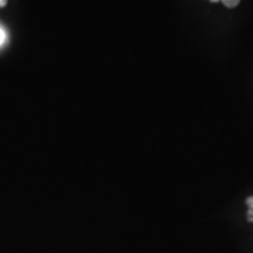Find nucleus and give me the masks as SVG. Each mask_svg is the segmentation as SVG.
Returning <instances> with one entry per match:
<instances>
[{
	"mask_svg": "<svg viewBox=\"0 0 253 253\" xmlns=\"http://www.w3.org/2000/svg\"><path fill=\"white\" fill-rule=\"evenodd\" d=\"M220 1L223 2V4L225 5L226 7H229V8H235V7H237V6L239 5L240 0H220Z\"/></svg>",
	"mask_w": 253,
	"mask_h": 253,
	"instance_id": "f257e3e1",
	"label": "nucleus"
},
{
	"mask_svg": "<svg viewBox=\"0 0 253 253\" xmlns=\"http://www.w3.org/2000/svg\"><path fill=\"white\" fill-rule=\"evenodd\" d=\"M4 40H5V32L0 28V45L4 42Z\"/></svg>",
	"mask_w": 253,
	"mask_h": 253,
	"instance_id": "f03ea898",
	"label": "nucleus"
},
{
	"mask_svg": "<svg viewBox=\"0 0 253 253\" xmlns=\"http://www.w3.org/2000/svg\"><path fill=\"white\" fill-rule=\"evenodd\" d=\"M246 203H248L250 208L253 207V196H252V197H249L248 199H246Z\"/></svg>",
	"mask_w": 253,
	"mask_h": 253,
	"instance_id": "7ed1b4c3",
	"label": "nucleus"
},
{
	"mask_svg": "<svg viewBox=\"0 0 253 253\" xmlns=\"http://www.w3.org/2000/svg\"><path fill=\"white\" fill-rule=\"evenodd\" d=\"M7 4V0H0V7H5Z\"/></svg>",
	"mask_w": 253,
	"mask_h": 253,
	"instance_id": "20e7f679",
	"label": "nucleus"
},
{
	"mask_svg": "<svg viewBox=\"0 0 253 253\" xmlns=\"http://www.w3.org/2000/svg\"><path fill=\"white\" fill-rule=\"evenodd\" d=\"M251 210H252V211H251V214H252V218H253V207L251 208Z\"/></svg>",
	"mask_w": 253,
	"mask_h": 253,
	"instance_id": "39448f33",
	"label": "nucleus"
},
{
	"mask_svg": "<svg viewBox=\"0 0 253 253\" xmlns=\"http://www.w3.org/2000/svg\"><path fill=\"white\" fill-rule=\"evenodd\" d=\"M211 1H218V0H211Z\"/></svg>",
	"mask_w": 253,
	"mask_h": 253,
	"instance_id": "423d86ee",
	"label": "nucleus"
}]
</instances>
